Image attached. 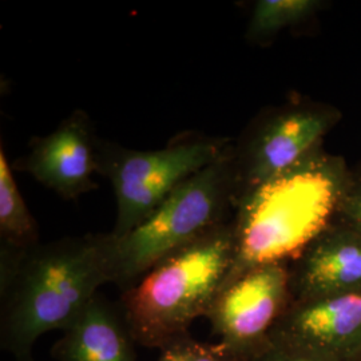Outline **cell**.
<instances>
[{"label":"cell","mask_w":361,"mask_h":361,"mask_svg":"<svg viewBox=\"0 0 361 361\" xmlns=\"http://www.w3.org/2000/svg\"><path fill=\"white\" fill-rule=\"evenodd\" d=\"M110 233L66 237L1 253V348L32 361L39 338L65 331L110 281Z\"/></svg>","instance_id":"cell-1"},{"label":"cell","mask_w":361,"mask_h":361,"mask_svg":"<svg viewBox=\"0 0 361 361\" xmlns=\"http://www.w3.org/2000/svg\"><path fill=\"white\" fill-rule=\"evenodd\" d=\"M352 176L343 157L323 147L241 194L233 213L234 261L228 284L253 268L300 257L335 224Z\"/></svg>","instance_id":"cell-2"},{"label":"cell","mask_w":361,"mask_h":361,"mask_svg":"<svg viewBox=\"0 0 361 361\" xmlns=\"http://www.w3.org/2000/svg\"><path fill=\"white\" fill-rule=\"evenodd\" d=\"M233 261L231 219L155 265L122 292V316L131 338L162 349L188 336L228 284Z\"/></svg>","instance_id":"cell-3"},{"label":"cell","mask_w":361,"mask_h":361,"mask_svg":"<svg viewBox=\"0 0 361 361\" xmlns=\"http://www.w3.org/2000/svg\"><path fill=\"white\" fill-rule=\"evenodd\" d=\"M232 143L207 168L185 180L122 237L110 233V281L126 290L143 274L231 221L238 197Z\"/></svg>","instance_id":"cell-4"},{"label":"cell","mask_w":361,"mask_h":361,"mask_svg":"<svg viewBox=\"0 0 361 361\" xmlns=\"http://www.w3.org/2000/svg\"><path fill=\"white\" fill-rule=\"evenodd\" d=\"M229 138L186 134L158 150H133L102 142L101 170L111 182L116 221L111 234L122 237L147 219L169 194L207 168L232 145Z\"/></svg>","instance_id":"cell-5"},{"label":"cell","mask_w":361,"mask_h":361,"mask_svg":"<svg viewBox=\"0 0 361 361\" xmlns=\"http://www.w3.org/2000/svg\"><path fill=\"white\" fill-rule=\"evenodd\" d=\"M340 116L332 106L308 101H292L258 116L233 146L238 197L323 149Z\"/></svg>","instance_id":"cell-6"},{"label":"cell","mask_w":361,"mask_h":361,"mask_svg":"<svg viewBox=\"0 0 361 361\" xmlns=\"http://www.w3.org/2000/svg\"><path fill=\"white\" fill-rule=\"evenodd\" d=\"M267 341L312 361L360 356L361 292L290 301Z\"/></svg>","instance_id":"cell-7"},{"label":"cell","mask_w":361,"mask_h":361,"mask_svg":"<svg viewBox=\"0 0 361 361\" xmlns=\"http://www.w3.org/2000/svg\"><path fill=\"white\" fill-rule=\"evenodd\" d=\"M289 302V264H269L232 280L207 317L222 343L245 355L267 341Z\"/></svg>","instance_id":"cell-8"},{"label":"cell","mask_w":361,"mask_h":361,"mask_svg":"<svg viewBox=\"0 0 361 361\" xmlns=\"http://www.w3.org/2000/svg\"><path fill=\"white\" fill-rule=\"evenodd\" d=\"M101 149L90 118L78 110L50 134L34 138L16 168L63 200H77L98 188L94 174L101 170Z\"/></svg>","instance_id":"cell-9"},{"label":"cell","mask_w":361,"mask_h":361,"mask_svg":"<svg viewBox=\"0 0 361 361\" xmlns=\"http://www.w3.org/2000/svg\"><path fill=\"white\" fill-rule=\"evenodd\" d=\"M290 301L361 292V235L334 224L289 264Z\"/></svg>","instance_id":"cell-10"},{"label":"cell","mask_w":361,"mask_h":361,"mask_svg":"<svg viewBox=\"0 0 361 361\" xmlns=\"http://www.w3.org/2000/svg\"><path fill=\"white\" fill-rule=\"evenodd\" d=\"M131 340L123 319L97 295L66 328L52 353L58 361H135Z\"/></svg>","instance_id":"cell-11"},{"label":"cell","mask_w":361,"mask_h":361,"mask_svg":"<svg viewBox=\"0 0 361 361\" xmlns=\"http://www.w3.org/2000/svg\"><path fill=\"white\" fill-rule=\"evenodd\" d=\"M0 240L1 253H19L40 244L38 225L13 178L4 146H0Z\"/></svg>","instance_id":"cell-12"},{"label":"cell","mask_w":361,"mask_h":361,"mask_svg":"<svg viewBox=\"0 0 361 361\" xmlns=\"http://www.w3.org/2000/svg\"><path fill=\"white\" fill-rule=\"evenodd\" d=\"M323 7V1L319 0H258L246 37L253 42L273 38L286 28L305 23Z\"/></svg>","instance_id":"cell-13"},{"label":"cell","mask_w":361,"mask_h":361,"mask_svg":"<svg viewBox=\"0 0 361 361\" xmlns=\"http://www.w3.org/2000/svg\"><path fill=\"white\" fill-rule=\"evenodd\" d=\"M158 361H244V355L225 343H200L185 336L161 349Z\"/></svg>","instance_id":"cell-14"},{"label":"cell","mask_w":361,"mask_h":361,"mask_svg":"<svg viewBox=\"0 0 361 361\" xmlns=\"http://www.w3.org/2000/svg\"><path fill=\"white\" fill-rule=\"evenodd\" d=\"M336 224L361 235V174L353 173L338 210Z\"/></svg>","instance_id":"cell-15"},{"label":"cell","mask_w":361,"mask_h":361,"mask_svg":"<svg viewBox=\"0 0 361 361\" xmlns=\"http://www.w3.org/2000/svg\"><path fill=\"white\" fill-rule=\"evenodd\" d=\"M244 361H312L296 356L284 349L271 345L265 341L257 348L252 349L244 355Z\"/></svg>","instance_id":"cell-16"}]
</instances>
